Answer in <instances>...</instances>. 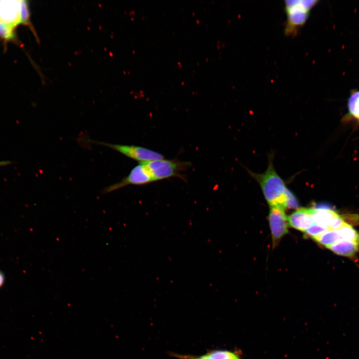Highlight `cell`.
I'll list each match as a JSON object with an SVG mask.
<instances>
[{
	"label": "cell",
	"instance_id": "obj_1",
	"mask_svg": "<svg viewBox=\"0 0 359 359\" xmlns=\"http://www.w3.org/2000/svg\"><path fill=\"white\" fill-rule=\"evenodd\" d=\"M251 175L259 183L264 196L270 206L286 208L288 189L275 171L272 160H269L268 168L264 173H251Z\"/></svg>",
	"mask_w": 359,
	"mask_h": 359
},
{
	"label": "cell",
	"instance_id": "obj_2",
	"mask_svg": "<svg viewBox=\"0 0 359 359\" xmlns=\"http://www.w3.org/2000/svg\"><path fill=\"white\" fill-rule=\"evenodd\" d=\"M30 16L26 0H0V23L16 27L19 24L27 25L38 39Z\"/></svg>",
	"mask_w": 359,
	"mask_h": 359
},
{
	"label": "cell",
	"instance_id": "obj_3",
	"mask_svg": "<svg viewBox=\"0 0 359 359\" xmlns=\"http://www.w3.org/2000/svg\"><path fill=\"white\" fill-rule=\"evenodd\" d=\"M317 0L286 1L285 9L287 16L286 33L291 34L302 26L306 21L308 13Z\"/></svg>",
	"mask_w": 359,
	"mask_h": 359
},
{
	"label": "cell",
	"instance_id": "obj_4",
	"mask_svg": "<svg viewBox=\"0 0 359 359\" xmlns=\"http://www.w3.org/2000/svg\"><path fill=\"white\" fill-rule=\"evenodd\" d=\"M117 151L123 155L141 163L163 159V155L146 148L134 146L113 144L105 142H95Z\"/></svg>",
	"mask_w": 359,
	"mask_h": 359
},
{
	"label": "cell",
	"instance_id": "obj_5",
	"mask_svg": "<svg viewBox=\"0 0 359 359\" xmlns=\"http://www.w3.org/2000/svg\"><path fill=\"white\" fill-rule=\"evenodd\" d=\"M153 178L144 163L135 167L129 175L120 181L105 188L104 193H108L130 184L141 185L153 181Z\"/></svg>",
	"mask_w": 359,
	"mask_h": 359
},
{
	"label": "cell",
	"instance_id": "obj_6",
	"mask_svg": "<svg viewBox=\"0 0 359 359\" xmlns=\"http://www.w3.org/2000/svg\"><path fill=\"white\" fill-rule=\"evenodd\" d=\"M268 220L273 244L276 246L282 237L288 232L289 225L284 208L280 206H270Z\"/></svg>",
	"mask_w": 359,
	"mask_h": 359
},
{
	"label": "cell",
	"instance_id": "obj_7",
	"mask_svg": "<svg viewBox=\"0 0 359 359\" xmlns=\"http://www.w3.org/2000/svg\"><path fill=\"white\" fill-rule=\"evenodd\" d=\"M143 163L150 172L154 181L176 176L180 168L179 163L163 159Z\"/></svg>",
	"mask_w": 359,
	"mask_h": 359
},
{
	"label": "cell",
	"instance_id": "obj_8",
	"mask_svg": "<svg viewBox=\"0 0 359 359\" xmlns=\"http://www.w3.org/2000/svg\"><path fill=\"white\" fill-rule=\"evenodd\" d=\"M289 225L305 232L315 223L312 217L311 208H301L293 212L288 217Z\"/></svg>",
	"mask_w": 359,
	"mask_h": 359
},
{
	"label": "cell",
	"instance_id": "obj_9",
	"mask_svg": "<svg viewBox=\"0 0 359 359\" xmlns=\"http://www.w3.org/2000/svg\"><path fill=\"white\" fill-rule=\"evenodd\" d=\"M311 210L312 217L315 223L328 227L333 220L339 215L331 207H329L327 205H318L313 208H311Z\"/></svg>",
	"mask_w": 359,
	"mask_h": 359
},
{
	"label": "cell",
	"instance_id": "obj_10",
	"mask_svg": "<svg viewBox=\"0 0 359 359\" xmlns=\"http://www.w3.org/2000/svg\"><path fill=\"white\" fill-rule=\"evenodd\" d=\"M336 254L352 257L359 250V244L353 241L341 239L327 247Z\"/></svg>",
	"mask_w": 359,
	"mask_h": 359
},
{
	"label": "cell",
	"instance_id": "obj_11",
	"mask_svg": "<svg viewBox=\"0 0 359 359\" xmlns=\"http://www.w3.org/2000/svg\"><path fill=\"white\" fill-rule=\"evenodd\" d=\"M313 239L320 244L327 247L343 238L339 229H330Z\"/></svg>",
	"mask_w": 359,
	"mask_h": 359
},
{
	"label": "cell",
	"instance_id": "obj_12",
	"mask_svg": "<svg viewBox=\"0 0 359 359\" xmlns=\"http://www.w3.org/2000/svg\"><path fill=\"white\" fill-rule=\"evenodd\" d=\"M339 230L343 239L350 240L359 244V232L352 225L345 222Z\"/></svg>",
	"mask_w": 359,
	"mask_h": 359
},
{
	"label": "cell",
	"instance_id": "obj_13",
	"mask_svg": "<svg viewBox=\"0 0 359 359\" xmlns=\"http://www.w3.org/2000/svg\"><path fill=\"white\" fill-rule=\"evenodd\" d=\"M204 356L207 359H241L235 353L225 350L211 351Z\"/></svg>",
	"mask_w": 359,
	"mask_h": 359
},
{
	"label": "cell",
	"instance_id": "obj_14",
	"mask_svg": "<svg viewBox=\"0 0 359 359\" xmlns=\"http://www.w3.org/2000/svg\"><path fill=\"white\" fill-rule=\"evenodd\" d=\"M348 106L351 115L359 120V91L352 93L348 100Z\"/></svg>",
	"mask_w": 359,
	"mask_h": 359
},
{
	"label": "cell",
	"instance_id": "obj_15",
	"mask_svg": "<svg viewBox=\"0 0 359 359\" xmlns=\"http://www.w3.org/2000/svg\"><path fill=\"white\" fill-rule=\"evenodd\" d=\"M330 229L326 226H323L314 223L309 227L305 231V235L312 238L317 236Z\"/></svg>",
	"mask_w": 359,
	"mask_h": 359
},
{
	"label": "cell",
	"instance_id": "obj_16",
	"mask_svg": "<svg viewBox=\"0 0 359 359\" xmlns=\"http://www.w3.org/2000/svg\"><path fill=\"white\" fill-rule=\"evenodd\" d=\"M299 206V202L295 195L288 189L286 208L290 209L297 208Z\"/></svg>",
	"mask_w": 359,
	"mask_h": 359
},
{
	"label": "cell",
	"instance_id": "obj_17",
	"mask_svg": "<svg viewBox=\"0 0 359 359\" xmlns=\"http://www.w3.org/2000/svg\"><path fill=\"white\" fill-rule=\"evenodd\" d=\"M171 355L180 359H207L204 355L201 356H195L187 355H181L176 353H172Z\"/></svg>",
	"mask_w": 359,
	"mask_h": 359
},
{
	"label": "cell",
	"instance_id": "obj_18",
	"mask_svg": "<svg viewBox=\"0 0 359 359\" xmlns=\"http://www.w3.org/2000/svg\"><path fill=\"white\" fill-rule=\"evenodd\" d=\"M5 281V276L3 273L0 270V288L3 286Z\"/></svg>",
	"mask_w": 359,
	"mask_h": 359
},
{
	"label": "cell",
	"instance_id": "obj_19",
	"mask_svg": "<svg viewBox=\"0 0 359 359\" xmlns=\"http://www.w3.org/2000/svg\"><path fill=\"white\" fill-rule=\"evenodd\" d=\"M8 163H9V162H7V161L0 162V166L7 165V164H8Z\"/></svg>",
	"mask_w": 359,
	"mask_h": 359
}]
</instances>
